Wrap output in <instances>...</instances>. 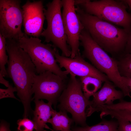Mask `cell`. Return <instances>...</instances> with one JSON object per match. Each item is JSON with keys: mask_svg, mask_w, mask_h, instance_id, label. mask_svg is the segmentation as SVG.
<instances>
[{"mask_svg": "<svg viewBox=\"0 0 131 131\" xmlns=\"http://www.w3.org/2000/svg\"><path fill=\"white\" fill-rule=\"evenodd\" d=\"M6 39L8 57L7 77L12 79L17 89V95L24 106L23 116L28 117L33 111L31 104L33 94L34 78L37 74L36 69L30 56L21 47L18 41L12 39Z\"/></svg>", "mask_w": 131, "mask_h": 131, "instance_id": "1", "label": "cell"}, {"mask_svg": "<svg viewBox=\"0 0 131 131\" xmlns=\"http://www.w3.org/2000/svg\"><path fill=\"white\" fill-rule=\"evenodd\" d=\"M75 9L84 28L100 47L114 58L124 52L128 36L126 30L86 13L78 6Z\"/></svg>", "mask_w": 131, "mask_h": 131, "instance_id": "2", "label": "cell"}, {"mask_svg": "<svg viewBox=\"0 0 131 131\" xmlns=\"http://www.w3.org/2000/svg\"><path fill=\"white\" fill-rule=\"evenodd\" d=\"M80 41L83 48L82 57L88 59L96 68L106 74L116 87L120 89L124 96L129 97L130 91L120 74L116 59L110 56L84 28L80 35Z\"/></svg>", "mask_w": 131, "mask_h": 131, "instance_id": "3", "label": "cell"}, {"mask_svg": "<svg viewBox=\"0 0 131 131\" xmlns=\"http://www.w3.org/2000/svg\"><path fill=\"white\" fill-rule=\"evenodd\" d=\"M18 42L21 47L30 57L37 74L49 71L67 78L69 73L66 70H62L56 60L55 53L57 49L53 45L44 44L38 38L29 37L25 33Z\"/></svg>", "mask_w": 131, "mask_h": 131, "instance_id": "4", "label": "cell"}, {"mask_svg": "<svg viewBox=\"0 0 131 131\" xmlns=\"http://www.w3.org/2000/svg\"><path fill=\"white\" fill-rule=\"evenodd\" d=\"M126 5L123 0H88L76 6L86 13L120 26L129 32L131 27V14L127 11Z\"/></svg>", "mask_w": 131, "mask_h": 131, "instance_id": "5", "label": "cell"}, {"mask_svg": "<svg viewBox=\"0 0 131 131\" xmlns=\"http://www.w3.org/2000/svg\"><path fill=\"white\" fill-rule=\"evenodd\" d=\"M70 74L66 87L58 98L57 107L59 110L70 113L76 124L87 126L85 110L90 105V101L84 96L79 79L73 74Z\"/></svg>", "mask_w": 131, "mask_h": 131, "instance_id": "6", "label": "cell"}, {"mask_svg": "<svg viewBox=\"0 0 131 131\" xmlns=\"http://www.w3.org/2000/svg\"><path fill=\"white\" fill-rule=\"evenodd\" d=\"M47 9L44 12L47 23L46 29H43L41 36L45 38V42H51L55 47L60 49L62 55L69 57L71 50L67 44L65 33L61 8V0H53L46 5Z\"/></svg>", "mask_w": 131, "mask_h": 131, "instance_id": "7", "label": "cell"}, {"mask_svg": "<svg viewBox=\"0 0 131 131\" xmlns=\"http://www.w3.org/2000/svg\"><path fill=\"white\" fill-rule=\"evenodd\" d=\"M20 0H0V34L18 41L25 33L21 27L23 13Z\"/></svg>", "mask_w": 131, "mask_h": 131, "instance_id": "8", "label": "cell"}, {"mask_svg": "<svg viewBox=\"0 0 131 131\" xmlns=\"http://www.w3.org/2000/svg\"><path fill=\"white\" fill-rule=\"evenodd\" d=\"M67 79L49 71L36 74L32 86L34 94L32 100L46 99L55 108L59 98L67 85Z\"/></svg>", "mask_w": 131, "mask_h": 131, "instance_id": "9", "label": "cell"}, {"mask_svg": "<svg viewBox=\"0 0 131 131\" xmlns=\"http://www.w3.org/2000/svg\"><path fill=\"white\" fill-rule=\"evenodd\" d=\"M62 19L67 42L70 47V57L74 58L80 52V37L84 29L75 10L74 0H62Z\"/></svg>", "mask_w": 131, "mask_h": 131, "instance_id": "10", "label": "cell"}, {"mask_svg": "<svg viewBox=\"0 0 131 131\" xmlns=\"http://www.w3.org/2000/svg\"><path fill=\"white\" fill-rule=\"evenodd\" d=\"M55 54L56 60L60 67L64 68L69 74H72L80 77L92 76L103 82L109 80L106 74L86 61L80 53L73 58L60 55L57 49Z\"/></svg>", "mask_w": 131, "mask_h": 131, "instance_id": "11", "label": "cell"}, {"mask_svg": "<svg viewBox=\"0 0 131 131\" xmlns=\"http://www.w3.org/2000/svg\"><path fill=\"white\" fill-rule=\"evenodd\" d=\"M43 4L42 0H28L21 7L24 33L27 35L37 38L41 36L45 19Z\"/></svg>", "mask_w": 131, "mask_h": 131, "instance_id": "12", "label": "cell"}, {"mask_svg": "<svg viewBox=\"0 0 131 131\" xmlns=\"http://www.w3.org/2000/svg\"><path fill=\"white\" fill-rule=\"evenodd\" d=\"M104 82L100 89L93 96V99L86 112L99 106L112 105L116 100L123 99L124 96L121 91L116 90L115 86L109 80Z\"/></svg>", "mask_w": 131, "mask_h": 131, "instance_id": "13", "label": "cell"}, {"mask_svg": "<svg viewBox=\"0 0 131 131\" xmlns=\"http://www.w3.org/2000/svg\"><path fill=\"white\" fill-rule=\"evenodd\" d=\"M34 100L35 107L33 112V121L34 124L35 131H44L45 128L50 129L46 123L51 116L53 109L52 104L49 102L46 103L42 99Z\"/></svg>", "mask_w": 131, "mask_h": 131, "instance_id": "14", "label": "cell"}, {"mask_svg": "<svg viewBox=\"0 0 131 131\" xmlns=\"http://www.w3.org/2000/svg\"><path fill=\"white\" fill-rule=\"evenodd\" d=\"M51 117L48 123L51 124L53 131H71V125L74 121L68 116L66 111L60 110L57 112L53 109Z\"/></svg>", "mask_w": 131, "mask_h": 131, "instance_id": "15", "label": "cell"}, {"mask_svg": "<svg viewBox=\"0 0 131 131\" xmlns=\"http://www.w3.org/2000/svg\"><path fill=\"white\" fill-rule=\"evenodd\" d=\"M79 79L83 94L89 100L100 88L103 82L98 78L91 76L80 77Z\"/></svg>", "mask_w": 131, "mask_h": 131, "instance_id": "16", "label": "cell"}, {"mask_svg": "<svg viewBox=\"0 0 131 131\" xmlns=\"http://www.w3.org/2000/svg\"><path fill=\"white\" fill-rule=\"evenodd\" d=\"M119 125L117 121L103 120L94 125L76 126L71 128V131H117Z\"/></svg>", "mask_w": 131, "mask_h": 131, "instance_id": "17", "label": "cell"}, {"mask_svg": "<svg viewBox=\"0 0 131 131\" xmlns=\"http://www.w3.org/2000/svg\"><path fill=\"white\" fill-rule=\"evenodd\" d=\"M115 58L117 61L121 76L131 78V54L123 52Z\"/></svg>", "mask_w": 131, "mask_h": 131, "instance_id": "18", "label": "cell"}, {"mask_svg": "<svg viewBox=\"0 0 131 131\" xmlns=\"http://www.w3.org/2000/svg\"><path fill=\"white\" fill-rule=\"evenodd\" d=\"M6 51V39L0 34V73L4 77L7 76L5 66L8 62V57Z\"/></svg>", "mask_w": 131, "mask_h": 131, "instance_id": "19", "label": "cell"}, {"mask_svg": "<svg viewBox=\"0 0 131 131\" xmlns=\"http://www.w3.org/2000/svg\"><path fill=\"white\" fill-rule=\"evenodd\" d=\"M100 116L103 118L109 115L112 118H120L126 120L131 123V112L129 111L120 110L105 109L102 110Z\"/></svg>", "mask_w": 131, "mask_h": 131, "instance_id": "20", "label": "cell"}, {"mask_svg": "<svg viewBox=\"0 0 131 131\" xmlns=\"http://www.w3.org/2000/svg\"><path fill=\"white\" fill-rule=\"evenodd\" d=\"M117 103L110 105H104L101 107L102 109L120 110H127L131 112V102H128L123 99Z\"/></svg>", "mask_w": 131, "mask_h": 131, "instance_id": "21", "label": "cell"}, {"mask_svg": "<svg viewBox=\"0 0 131 131\" xmlns=\"http://www.w3.org/2000/svg\"><path fill=\"white\" fill-rule=\"evenodd\" d=\"M17 123L19 131H33L34 129L35 125L33 121L28 118L19 119Z\"/></svg>", "mask_w": 131, "mask_h": 131, "instance_id": "22", "label": "cell"}, {"mask_svg": "<svg viewBox=\"0 0 131 131\" xmlns=\"http://www.w3.org/2000/svg\"><path fill=\"white\" fill-rule=\"evenodd\" d=\"M17 91L15 87H13L10 84L6 89H0V99L6 98H11L15 99L19 101L20 100L17 98L15 96L14 92Z\"/></svg>", "mask_w": 131, "mask_h": 131, "instance_id": "23", "label": "cell"}, {"mask_svg": "<svg viewBox=\"0 0 131 131\" xmlns=\"http://www.w3.org/2000/svg\"><path fill=\"white\" fill-rule=\"evenodd\" d=\"M116 119L119 123L117 131H131V123L122 118Z\"/></svg>", "mask_w": 131, "mask_h": 131, "instance_id": "24", "label": "cell"}, {"mask_svg": "<svg viewBox=\"0 0 131 131\" xmlns=\"http://www.w3.org/2000/svg\"><path fill=\"white\" fill-rule=\"evenodd\" d=\"M124 52L131 54V27L128 32V39Z\"/></svg>", "mask_w": 131, "mask_h": 131, "instance_id": "25", "label": "cell"}, {"mask_svg": "<svg viewBox=\"0 0 131 131\" xmlns=\"http://www.w3.org/2000/svg\"><path fill=\"white\" fill-rule=\"evenodd\" d=\"M9 124L4 121L1 122L0 125V131H10Z\"/></svg>", "mask_w": 131, "mask_h": 131, "instance_id": "26", "label": "cell"}, {"mask_svg": "<svg viewBox=\"0 0 131 131\" xmlns=\"http://www.w3.org/2000/svg\"><path fill=\"white\" fill-rule=\"evenodd\" d=\"M123 80L131 92V78L122 77Z\"/></svg>", "mask_w": 131, "mask_h": 131, "instance_id": "27", "label": "cell"}, {"mask_svg": "<svg viewBox=\"0 0 131 131\" xmlns=\"http://www.w3.org/2000/svg\"><path fill=\"white\" fill-rule=\"evenodd\" d=\"M4 77L0 73V83L4 85L6 87H8L10 84L8 81L5 80L4 78Z\"/></svg>", "mask_w": 131, "mask_h": 131, "instance_id": "28", "label": "cell"}, {"mask_svg": "<svg viewBox=\"0 0 131 131\" xmlns=\"http://www.w3.org/2000/svg\"><path fill=\"white\" fill-rule=\"evenodd\" d=\"M88 0H74L75 6H77L88 1Z\"/></svg>", "mask_w": 131, "mask_h": 131, "instance_id": "29", "label": "cell"}, {"mask_svg": "<svg viewBox=\"0 0 131 131\" xmlns=\"http://www.w3.org/2000/svg\"><path fill=\"white\" fill-rule=\"evenodd\" d=\"M123 0L127 5H128L131 10V0Z\"/></svg>", "mask_w": 131, "mask_h": 131, "instance_id": "30", "label": "cell"}]
</instances>
